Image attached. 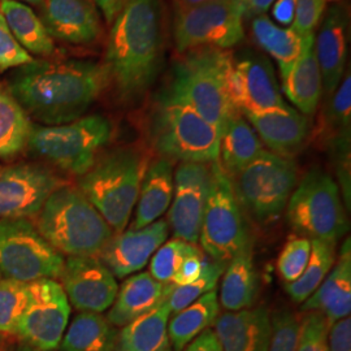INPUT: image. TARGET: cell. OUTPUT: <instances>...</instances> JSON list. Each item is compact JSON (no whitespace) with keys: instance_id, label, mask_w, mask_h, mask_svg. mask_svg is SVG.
Wrapping results in <instances>:
<instances>
[{"instance_id":"obj_1","label":"cell","mask_w":351,"mask_h":351,"mask_svg":"<svg viewBox=\"0 0 351 351\" xmlns=\"http://www.w3.org/2000/svg\"><path fill=\"white\" fill-rule=\"evenodd\" d=\"M110 86L106 65L90 60L34 62L11 75L8 88L29 117L62 125L82 117Z\"/></svg>"},{"instance_id":"obj_2","label":"cell","mask_w":351,"mask_h":351,"mask_svg":"<svg viewBox=\"0 0 351 351\" xmlns=\"http://www.w3.org/2000/svg\"><path fill=\"white\" fill-rule=\"evenodd\" d=\"M165 36L162 0H126L113 20L103 64L110 85L126 104L138 101L155 84L164 64Z\"/></svg>"},{"instance_id":"obj_3","label":"cell","mask_w":351,"mask_h":351,"mask_svg":"<svg viewBox=\"0 0 351 351\" xmlns=\"http://www.w3.org/2000/svg\"><path fill=\"white\" fill-rule=\"evenodd\" d=\"M232 52L201 47L181 53L172 66L163 94L190 106L215 126L220 136L229 119L239 112L228 95Z\"/></svg>"},{"instance_id":"obj_4","label":"cell","mask_w":351,"mask_h":351,"mask_svg":"<svg viewBox=\"0 0 351 351\" xmlns=\"http://www.w3.org/2000/svg\"><path fill=\"white\" fill-rule=\"evenodd\" d=\"M42 237L62 255L97 256L113 230L80 189H56L37 215Z\"/></svg>"},{"instance_id":"obj_5","label":"cell","mask_w":351,"mask_h":351,"mask_svg":"<svg viewBox=\"0 0 351 351\" xmlns=\"http://www.w3.org/2000/svg\"><path fill=\"white\" fill-rule=\"evenodd\" d=\"M147 167V158L138 150L119 149L99 156L85 175L80 176V191L114 233L125 230Z\"/></svg>"},{"instance_id":"obj_6","label":"cell","mask_w":351,"mask_h":351,"mask_svg":"<svg viewBox=\"0 0 351 351\" xmlns=\"http://www.w3.org/2000/svg\"><path fill=\"white\" fill-rule=\"evenodd\" d=\"M147 137L162 158L180 163L219 160L220 133L190 106L160 93L147 121Z\"/></svg>"},{"instance_id":"obj_7","label":"cell","mask_w":351,"mask_h":351,"mask_svg":"<svg viewBox=\"0 0 351 351\" xmlns=\"http://www.w3.org/2000/svg\"><path fill=\"white\" fill-rule=\"evenodd\" d=\"M111 138V121L90 114L62 125H33L27 149L60 171L80 177L95 164Z\"/></svg>"},{"instance_id":"obj_8","label":"cell","mask_w":351,"mask_h":351,"mask_svg":"<svg viewBox=\"0 0 351 351\" xmlns=\"http://www.w3.org/2000/svg\"><path fill=\"white\" fill-rule=\"evenodd\" d=\"M230 180L241 208L261 226H267L285 211L298 184V167L291 158L263 150Z\"/></svg>"},{"instance_id":"obj_9","label":"cell","mask_w":351,"mask_h":351,"mask_svg":"<svg viewBox=\"0 0 351 351\" xmlns=\"http://www.w3.org/2000/svg\"><path fill=\"white\" fill-rule=\"evenodd\" d=\"M287 217L295 234L337 245L348 232L339 184L320 169H313L293 190Z\"/></svg>"},{"instance_id":"obj_10","label":"cell","mask_w":351,"mask_h":351,"mask_svg":"<svg viewBox=\"0 0 351 351\" xmlns=\"http://www.w3.org/2000/svg\"><path fill=\"white\" fill-rule=\"evenodd\" d=\"M63 255L42 237L29 219L0 220V274L3 278L30 284L58 280L64 268Z\"/></svg>"},{"instance_id":"obj_11","label":"cell","mask_w":351,"mask_h":351,"mask_svg":"<svg viewBox=\"0 0 351 351\" xmlns=\"http://www.w3.org/2000/svg\"><path fill=\"white\" fill-rule=\"evenodd\" d=\"M250 239L232 180L217 160L213 163V181L202 220V249L215 262L228 264Z\"/></svg>"},{"instance_id":"obj_12","label":"cell","mask_w":351,"mask_h":351,"mask_svg":"<svg viewBox=\"0 0 351 351\" xmlns=\"http://www.w3.org/2000/svg\"><path fill=\"white\" fill-rule=\"evenodd\" d=\"M243 38V16L233 0H211L175 12L173 40L178 53L201 47L229 50Z\"/></svg>"},{"instance_id":"obj_13","label":"cell","mask_w":351,"mask_h":351,"mask_svg":"<svg viewBox=\"0 0 351 351\" xmlns=\"http://www.w3.org/2000/svg\"><path fill=\"white\" fill-rule=\"evenodd\" d=\"M71 304L56 280L45 278L27 284V301L14 335L21 342L40 351L60 346L69 322Z\"/></svg>"},{"instance_id":"obj_14","label":"cell","mask_w":351,"mask_h":351,"mask_svg":"<svg viewBox=\"0 0 351 351\" xmlns=\"http://www.w3.org/2000/svg\"><path fill=\"white\" fill-rule=\"evenodd\" d=\"M228 95L234 110L242 114L287 106L281 97L274 65L265 55L256 51L232 52Z\"/></svg>"},{"instance_id":"obj_15","label":"cell","mask_w":351,"mask_h":351,"mask_svg":"<svg viewBox=\"0 0 351 351\" xmlns=\"http://www.w3.org/2000/svg\"><path fill=\"white\" fill-rule=\"evenodd\" d=\"M65 185L51 169L34 163L0 168V220L36 217L47 198Z\"/></svg>"},{"instance_id":"obj_16","label":"cell","mask_w":351,"mask_h":351,"mask_svg":"<svg viewBox=\"0 0 351 351\" xmlns=\"http://www.w3.org/2000/svg\"><path fill=\"white\" fill-rule=\"evenodd\" d=\"M213 163H180L173 171V198L167 221L173 239L198 243Z\"/></svg>"},{"instance_id":"obj_17","label":"cell","mask_w":351,"mask_h":351,"mask_svg":"<svg viewBox=\"0 0 351 351\" xmlns=\"http://www.w3.org/2000/svg\"><path fill=\"white\" fill-rule=\"evenodd\" d=\"M60 280L69 304L81 313L108 310L119 290L116 277L98 256H68Z\"/></svg>"},{"instance_id":"obj_18","label":"cell","mask_w":351,"mask_h":351,"mask_svg":"<svg viewBox=\"0 0 351 351\" xmlns=\"http://www.w3.org/2000/svg\"><path fill=\"white\" fill-rule=\"evenodd\" d=\"M169 226L156 220L138 230H124L113 234L97 255L116 278H125L141 271L151 256L168 239Z\"/></svg>"},{"instance_id":"obj_19","label":"cell","mask_w":351,"mask_h":351,"mask_svg":"<svg viewBox=\"0 0 351 351\" xmlns=\"http://www.w3.org/2000/svg\"><path fill=\"white\" fill-rule=\"evenodd\" d=\"M42 23L51 37L72 45H91L101 36L99 13L93 0H45Z\"/></svg>"},{"instance_id":"obj_20","label":"cell","mask_w":351,"mask_h":351,"mask_svg":"<svg viewBox=\"0 0 351 351\" xmlns=\"http://www.w3.org/2000/svg\"><path fill=\"white\" fill-rule=\"evenodd\" d=\"M258 137L271 152L285 158H294L301 152L310 137L307 116L289 107L272 108L262 112L243 113Z\"/></svg>"},{"instance_id":"obj_21","label":"cell","mask_w":351,"mask_h":351,"mask_svg":"<svg viewBox=\"0 0 351 351\" xmlns=\"http://www.w3.org/2000/svg\"><path fill=\"white\" fill-rule=\"evenodd\" d=\"M314 50L323 81V94L330 97L345 75L348 56V14L343 5H333L322 19Z\"/></svg>"},{"instance_id":"obj_22","label":"cell","mask_w":351,"mask_h":351,"mask_svg":"<svg viewBox=\"0 0 351 351\" xmlns=\"http://www.w3.org/2000/svg\"><path fill=\"white\" fill-rule=\"evenodd\" d=\"M213 326L223 351H268L272 326L265 306L226 311Z\"/></svg>"},{"instance_id":"obj_23","label":"cell","mask_w":351,"mask_h":351,"mask_svg":"<svg viewBox=\"0 0 351 351\" xmlns=\"http://www.w3.org/2000/svg\"><path fill=\"white\" fill-rule=\"evenodd\" d=\"M303 313H317L326 317L328 328L351 311L350 239L343 242L339 259L314 294L303 302Z\"/></svg>"},{"instance_id":"obj_24","label":"cell","mask_w":351,"mask_h":351,"mask_svg":"<svg viewBox=\"0 0 351 351\" xmlns=\"http://www.w3.org/2000/svg\"><path fill=\"white\" fill-rule=\"evenodd\" d=\"M172 284L156 281L149 272L128 277L117 290L107 319L114 326H125L168 301Z\"/></svg>"},{"instance_id":"obj_25","label":"cell","mask_w":351,"mask_h":351,"mask_svg":"<svg viewBox=\"0 0 351 351\" xmlns=\"http://www.w3.org/2000/svg\"><path fill=\"white\" fill-rule=\"evenodd\" d=\"M173 198V162L156 159L149 164L136 203L134 219L129 230L150 226L169 208Z\"/></svg>"},{"instance_id":"obj_26","label":"cell","mask_w":351,"mask_h":351,"mask_svg":"<svg viewBox=\"0 0 351 351\" xmlns=\"http://www.w3.org/2000/svg\"><path fill=\"white\" fill-rule=\"evenodd\" d=\"M303 39L301 56L287 78L282 80V90L289 101L298 108V112L313 116L323 97V81L315 56V36L310 34Z\"/></svg>"},{"instance_id":"obj_27","label":"cell","mask_w":351,"mask_h":351,"mask_svg":"<svg viewBox=\"0 0 351 351\" xmlns=\"http://www.w3.org/2000/svg\"><path fill=\"white\" fill-rule=\"evenodd\" d=\"M252 239L226 264L219 302L226 311L250 308L259 294V278L254 264Z\"/></svg>"},{"instance_id":"obj_28","label":"cell","mask_w":351,"mask_h":351,"mask_svg":"<svg viewBox=\"0 0 351 351\" xmlns=\"http://www.w3.org/2000/svg\"><path fill=\"white\" fill-rule=\"evenodd\" d=\"M263 143L242 113H234L220 136L219 164L230 178L239 175L263 151Z\"/></svg>"},{"instance_id":"obj_29","label":"cell","mask_w":351,"mask_h":351,"mask_svg":"<svg viewBox=\"0 0 351 351\" xmlns=\"http://www.w3.org/2000/svg\"><path fill=\"white\" fill-rule=\"evenodd\" d=\"M168 302L123 326L117 335L114 351H163L169 348Z\"/></svg>"},{"instance_id":"obj_30","label":"cell","mask_w":351,"mask_h":351,"mask_svg":"<svg viewBox=\"0 0 351 351\" xmlns=\"http://www.w3.org/2000/svg\"><path fill=\"white\" fill-rule=\"evenodd\" d=\"M251 33L254 42L275 59L281 80H285L301 56L303 37H300L291 27L277 25L265 14L252 20Z\"/></svg>"},{"instance_id":"obj_31","label":"cell","mask_w":351,"mask_h":351,"mask_svg":"<svg viewBox=\"0 0 351 351\" xmlns=\"http://www.w3.org/2000/svg\"><path fill=\"white\" fill-rule=\"evenodd\" d=\"M0 12L17 42L27 52L45 58L55 53L53 38L32 7L14 0H0Z\"/></svg>"},{"instance_id":"obj_32","label":"cell","mask_w":351,"mask_h":351,"mask_svg":"<svg viewBox=\"0 0 351 351\" xmlns=\"http://www.w3.org/2000/svg\"><path fill=\"white\" fill-rule=\"evenodd\" d=\"M219 315L220 302L216 289L176 313L168 324V339L175 351L184 350L203 330L211 328Z\"/></svg>"},{"instance_id":"obj_33","label":"cell","mask_w":351,"mask_h":351,"mask_svg":"<svg viewBox=\"0 0 351 351\" xmlns=\"http://www.w3.org/2000/svg\"><path fill=\"white\" fill-rule=\"evenodd\" d=\"M117 329L99 313H80L60 342L62 351H114Z\"/></svg>"},{"instance_id":"obj_34","label":"cell","mask_w":351,"mask_h":351,"mask_svg":"<svg viewBox=\"0 0 351 351\" xmlns=\"http://www.w3.org/2000/svg\"><path fill=\"white\" fill-rule=\"evenodd\" d=\"M33 124L11 95L0 88V158H11L25 150Z\"/></svg>"},{"instance_id":"obj_35","label":"cell","mask_w":351,"mask_h":351,"mask_svg":"<svg viewBox=\"0 0 351 351\" xmlns=\"http://www.w3.org/2000/svg\"><path fill=\"white\" fill-rule=\"evenodd\" d=\"M336 245L311 239V254L303 274L294 282L285 284L287 294L294 303L308 300L320 287L326 275L336 263Z\"/></svg>"},{"instance_id":"obj_36","label":"cell","mask_w":351,"mask_h":351,"mask_svg":"<svg viewBox=\"0 0 351 351\" xmlns=\"http://www.w3.org/2000/svg\"><path fill=\"white\" fill-rule=\"evenodd\" d=\"M351 128V75H343L339 88L328 97L322 123L319 125V138L328 146L339 139L350 138Z\"/></svg>"},{"instance_id":"obj_37","label":"cell","mask_w":351,"mask_h":351,"mask_svg":"<svg viewBox=\"0 0 351 351\" xmlns=\"http://www.w3.org/2000/svg\"><path fill=\"white\" fill-rule=\"evenodd\" d=\"M226 268V264L221 262L204 263L201 276L198 277L195 281H193L188 285L175 287L167 301L171 307V313L176 314L184 310L185 307H188L189 304L201 298L202 295L207 294L211 290H215Z\"/></svg>"},{"instance_id":"obj_38","label":"cell","mask_w":351,"mask_h":351,"mask_svg":"<svg viewBox=\"0 0 351 351\" xmlns=\"http://www.w3.org/2000/svg\"><path fill=\"white\" fill-rule=\"evenodd\" d=\"M194 243L182 239H173L163 245L151 256L150 274L156 281L163 284H172L176 272L189 254L198 250Z\"/></svg>"},{"instance_id":"obj_39","label":"cell","mask_w":351,"mask_h":351,"mask_svg":"<svg viewBox=\"0 0 351 351\" xmlns=\"http://www.w3.org/2000/svg\"><path fill=\"white\" fill-rule=\"evenodd\" d=\"M26 301L27 284L8 278L0 280V333L14 335Z\"/></svg>"},{"instance_id":"obj_40","label":"cell","mask_w":351,"mask_h":351,"mask_svg":"<svg viewBox=\"0 0 351 351\" xmlns=\"http://www.w3.org/2000/svg\"><path fill=\"white\" fill-rule=\"evenodd\" d=\"M311 254V239L303 236H290L277 259V271L285 284L298 280Z\"/></svg>"},{"instance_id":"obj_41","label":"cell","mask_w":351,"mask_h":351,"mask_svg":"<svg viewBox=\"0 0 351 351\" xmlns=\"http://www.w3.org/2000/svg\"><path fill=\"white\" fill-rule=\"evenodd\" d=\"M302 319L289 308H280L271 315V339L268 351H297Z\"/></svg>"},{"instance_id":"obj_42","label":"cell","mask_w":351,"mask_h":351,"mask_svg":"<svg viewBox=\"0 0 351 351\" xmlns=\"http://www.w3.org/2000/svg\"><path fill=\"white\" fill-rule=\"evenodd\" d=\"M34 62L36 59L17 42L0 12V73Z\"/></svg>"},{"instance_id":"obj_43","label":"cell","mask_w":351,"mask_h":351,"mask_svg":"<svg viewBox=\"0 0 351 351\" xmlns=\"http://www.w3.org/2000/svg\"><path fill=\"white\" fill-rule=\"evenodd\" d=\"M326 317L317 313H307L302 319L301 335L297 351H328Z\"/></svg>"},{"instance_id":"obj_44","label":"cell","mask_w":351,"mask_h":351,"mask_svg":"<svg viewBox=\"0 0 351 351\" xmlns=\"http://www.w3.org/2000/svg\"><path fill=\"white\" fill-rule=\"evenodd\" d=\"M326 0H295L291 29L300 37L314 34L326 13Z\"/></svg>"},{"instance_id":"obj_45","label":"cell","mask_w":351,"mask_h":351,"mask_svg":"<svg viewBox=\"0 0 351 351\" xmlns=\"http://www.w3.org/2000/svg\"><path fill=\"white\" fill-rule=\"evenodd\" d=\"M204 267V261H203V252L201 249H198L182 261L180 264L175 277L172 280V285L175 287H182L191 284L195 281L198 277L201 276L202 271Z\"/></svg>"},{"instance_id":"obj_46","label":"cell","mask_w":351,"mask_h":351,"mask_svg":"<svg viewBox=\"0 0 351 351\" xmlns=\"http://www.w3.org/2000/svg\"><path fill=\"white\" fill-rule=\"evenodd\" d=\"M328 351H351L350 316L329 326L326 336Z\"/></svg>"},{"instance_id":"obj_47","label":"cell","mask_w":351,"mask_h":351,"mask_svg":"<svg viewBox=\"0 0 351 351\" xmlns=\"http://www.w3.org/2000/svg\"><path fill=\"white\" fill-rule=\"evenodd\" d=\"M182 351H223L216 333L211 328L203 330Z\"/></svg>"},{"instance_id":"obj_48","label":"cell","mask_w":351,"mask_h":351,"mask_svg":"<svg viewBox=\"0 0 351 351\" xmlns=\"http://www.w3.org/2000/svg\"><path fill=\"white\" fill-rule=\"evenodd\" d=\"M243 17L255 19L265 14L276 0H233Z\"/></svg>"},{"instance_id":"obj_49","label":"cell","mask_w":351,"mask_h":351,"mask_svg":"<svg viewBox=\"0 0 351 351\" xmlns=\"http://www.w3.org/2000/svg\"><path fill=\"white\" fill-rule=\"evenodd\" d=\"M295 0H276L274 3L272 16L280 25H290L294 19Z\"/></svg>"},{"instance_id":"obj_50","label":"cell","mask_w":351,"mask_h":351,"mask_svg":"<svg viewBox=\"0 0 351 351\" xmlns=\"http://www.w3.org/2000/svg\"><path fill=\"white\" fill-rule=\"evenodd\" d=\"M93 3H95L99 7L107 23L111 24L116 19V16L123 10L126 0H93Z\"/></svg>"},{"instance_id":"obj_51","label":"cell","mask_w":351,"mask_h":351,"mask_svg":"<svg viewBox=\"0 0 351 351\" xmlns=\"http://www.w3.org/2000/svg\"><path fill=\"white\" fill-rule=\"evenodd\" d=\"M211 0H173V5H175V12L178 11H185L189 8L201 5L203 3H207Z\"/></svg>"},{"instance_id":"obj_52","label":"cell","mask_w":351,"mask_h":351,"mask_svg":"<svg viewBox=\"0 0 351 351\" xmlns=\"http://www.w3.org/2000/svg\"><path fill=\"white\" fill-rule=\"evenodd\" d=\"M5 351H40L36 349V348H33V346H30V345H26L24 342H20V343H16V345H12V346H10L8 349Z\"/></svg>"},{"instance_id":"obj_53","label":"cell","mask_w":351,"mask_h":351,"mask_svg":"<svg viewBox=\"0 0 351 351\" xmlns=\"http://www.w3.org/2000/svg\"><path fill=\"white\" fill-rule=\"evenodd\" d=\"M14 1H20V3H24V4H30V5H34V7H42L45 0H14Z\"/></svg>"},{"instance_id":"obj_54","label":"cell","mask_w":351,"mask_h":351,"mask_svg":"<svg viewBox=\"0 0 351 351\" xmlns=\"http://www.w3.org/2000/svg\"><path fill=\"white\" fill-rule=\"evenodd\" d=\"M1 345H3V339H1V336H0V351H1Z\"/></svg>"},{"instance_id":"obj_55","label":"cell","mask_w":351,"mask_h":351,"mask_svg":"<svg viewBox=\"0 0 351 351\" xmlns=\"http://www.w3.org/2000/svg\"><path fill=\"white\" fill-rule=\"evenodd\" d=\"M163 351H171V349H169V348H167V349H165V350Z\"/></svg>"},{"instance_id":"obj_56","label":"cell","mask_w":351,"mask_h":351,"mask_svg":"<svg viewBox=\"0 0 351 351\" xmlns=\"http://www.w3.org/2000/svg\"><path fill=\"white\" fill-rule=\"evenodd\" d=\"M1 278H3V277H1V274H0V280H1Z\"/></svg>"},{"instance_id":"obj_57","label":"cell","mask_w":351,"mask_h":351,"mask_svg":"<svg viewBox=\"0 0 351 351\" xmlns=\"http://www.w3.org/2000/svg\"><path fill=\"white\" fill-rule=\"evenodd\" d=\"M330 1H337V0H330Z\"/></svg>"}]
</instances>
